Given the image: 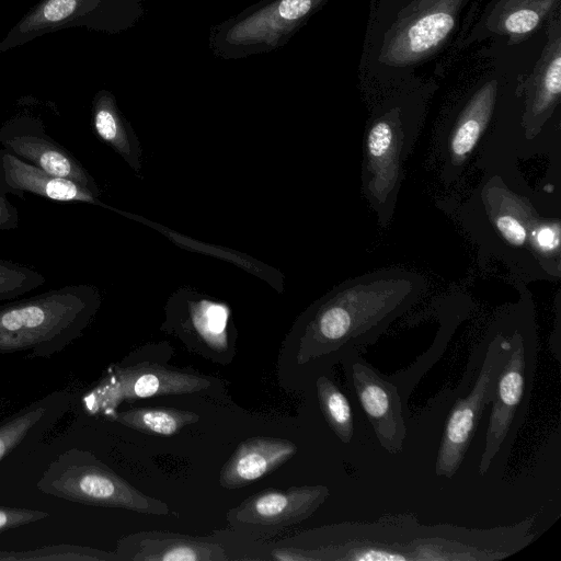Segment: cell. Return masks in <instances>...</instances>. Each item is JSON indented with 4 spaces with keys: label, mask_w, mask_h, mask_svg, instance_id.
<instances>
[{
    "label": "cell",
    "mask_w": 561,
    "mask_h": 561,
    "mask_svg": "<svg viewBox=\"0 0 561 561\" xmlns=\"http://www.w3.org/2000/svg\"><path fill=\"white\" fill-rule=\"evenodd\" d=\"M229 316L226 305L191 291L175 294L168 307V322L179 335L186 334L217 353L229 348Z\"/></svg>",
    "instance_id": "17"
},
{
    "label": "cell",
    "mask_w": 561,
    "mask_h": 561,
    "mask_svg": "<svg viewBox=\"0 0 561 561\" xmlns=\"http://www.w3.org/2000/svg\"><path fill=\"white\" fill-rule=\"evenodd\" d=\"M499 168H488L461 206L460 220L480 250L506 264L518 280L561 276V221L546 215Z\"/></svg>",
    "instance_id": "1"
},
{
    "label": "cell",
    "mask_w": 561,
    "mask_h": 561,
    "mask_svg": "<svg viewBox=\"0 0 561 561\" xmlns=\"http://www.w3.org/2000/svg\"><path fill=\"white\" fill-rule=\"evenodd\" d=\"M2 149L53 175L73 180L96 195L101 191L89 171L46 131L43 121L28 114L10 117L0 126Z\"/></svg>",
    "instance_id": "9"
},
{
    "label": "cell",
    "mask_w": 561,
    "mask_h": 561,
    "mask_svg": "<svg viewBox=\"0 0 561 561\" xmlns=\"http://www.w3.org/2000/svg\"><path fill=\"white\" fill-rule=\"evenodd\" d=\"M115 420L145 434L172 436L186 425L198 422L199 415L175 408H134L116 414Z\"/></svg>",
    "instance_id": "24"
},
{
    "label": "cell",
    "mask_w": 561,
    "mask_h": 561,
    "mask_svg": "<svg viewBox=\"0 0 561 561\" xmlns=\"http://www.w3.org/2000/svg\"><path fill=\"white\" fill-rule=\"evenodd\" d=\"M45 282V276L32 266L0 257V301L15 299Z\"/></svg>",
    "instance_id": "26"
},
{
    "label": "cell",
    "mask_w": 561,
    "mask_h": 561,
    "mask_svg": "<svg viewBox=\"0 0 561 561\" xmlns=\"http://www.w3.org/2000/svg\"><path fill=\"white\" fill-rule=\"evenodd\" d=\"M68 394L51 393L23 409L0 425V461L26 442H36L64 415Z\"/></svg>",
    "instance_id": "21"
},
{
    "label": "cell",
    "mask_w": 561,
    "mask_h": 561,
    "mask_svg": "<svg viewBox=\"0 0 561 561\" xmlns=\"http://www.w3.org/2000/svg\"><path fill=\"white\" fill-rule=\"evenodd\" d=\"M425 288L421 274L403 267L380 268L340 284L313 306L297 362L368 340L412 307Z\"/></svg>",
    "instance_id": "2"
},
{
    "label": "cell",
    "mask_w": 561,
    "mask_h": 561,
    "mask_svg": "<svg viewBox=\"0 0 561 561\" xmlns=\"http://www.w3.org/2000/svg\"><path fill=\"white\" fill-rule=\"evenodd\" d=\"M101 305L99 289L68 284L0 306V354L49 358L79 339Z\"/></svg>",
    "instance_id": "3"
},
{
    "label": "cell",
    "mask_w": 561,
    "mask_h": 561,
    "mask_svg": "<svg viewBox=\"0 0 561 561\" xmlns=\"http://www.w3.org/2000/svg\"><path fill=\"white\" fill-rule=\"evenodd\" d=\"M560 0H500L489 18V27L512 37L529 35Z\"/></svg>",
    "instance_id": "23"
},
{
    "label": "cell",
    "mask_w": 561,
    "mask_h": 561,
    "mask_svg": "<svg viewBox=\"0 0 561 561\" xmlns=\"http://www.w3.org/2000/svg\"><path fill=\"white\" fill-rule=\"evenodd\" d=\"M127 19L128 0H39L0 41V53L66 28L114 33L127 24Z\"/></svg>",
    "instance_id": "7"
},
{
    "label": "cell",
    "mask_w": 561,
    "mask_h": 561,
    "mask_svg": "<svg viewBox=\"0 0 561 561\" xmlns=\"http://www.w3.org/2000/svg\"><path fill=\"white\" fill-rule=\"evenodd\" d=\"M400 93L376 104L368 119L362 160V190L378 224L387 227L404 179V163L421 129L424 100Z\"/></svg>",
    "instance_id": "4"
},
{
    "label": "cell",
    "mask_w": 561,
    "mask_h": 561,
    "mask_svg": "<svg viewBox=\"0 0 561 561\" xmlns=\"http://www.w3.org/2000/svg\"><path fill=\"white\" fill-rule=\"evenodd\" d=\"M92 125L99 138L117 152L134 170H139V142L108 91H99L93 98Z\"/></svg>",
    "instance_id": "22"
},
{
    "label": "cell",
    "mask_w": 561,
    "mask_h": 561,
    "mask_svg": "<svg viewBox=\"0 0 561 561\" xmlns=\"http://www.w3.org/2000/svg\"><path fill=\"white\" fill-rule=\"evenodd\" d=\"M526 357L524 339L519 332L511 337V350L502 367L494 393L492 410L485 435V447L479 463V473L485 474L501 445L503 444L513 423L519 405L526 380Z\"/></svg>",
    "instance_id": "14"
},
{
    "label": "cell",
    "mask_w": 561,
    "mask_h": 561,
    "mask_svg": "<svg viewBox=\"0 0 561 561\" xmlns=\"http://www.w3.org/2000/svg\"><path fill=\"white\" fill-rule=\"evenodd\" d=\"M316 387L327 423L343 443L348 444L354 435V425L352 409L346 397L324 376L317 379Z\"/></svg>",
    "instance_id": "25"
},
{
    "label": "cell",
    "mask_w": 561,
    "mask_h": 561,
    "mask_svg": "<svg viewBox=\"0 0 561 561\" xmlns=\"http://www.w3.org/2000/svg\"><path fill=\"white\" fill-rule=\"evenodd\" d=\"M497 81L490 80L473 92L447 129L438 136L440 179L454 183L480 147L493 118Z\"/></svg>",
    "instance_id": "11"
},
{
    "label": "cell",
    "mask_w": 561,
    "mask_h": 561,
    "mask_svg": "<svg viewBox=\"0 0 561 561\" xmlns=\"http://www.w3.org/2000/svg\"><path fill=\"white\" fill-rule=\"evenodd\" d=\"M525 107L519 121L520 147L534 145L560 104L561 95V25L549 24L548 42L525 85Z\"/></svg>",
    "instance_id": "13"
},
{
    "label": "cell",
    "mask_w": 561,
    "mask_h": 561,
    "mask_svg": "<svg viewBox=\"0 0 561 561\" xmlns=\"http://www.w3.org/2000/svg\"><path fill=\"white\" fill-rule=\"evenodd\" d=\"M43 493L84 505L167 515L169 506L148 496L93 454L70 449L59 455L36 483Z\"/></svg>",
    "instance_id": "5"
},
{
    "label": "cell",
    "mask_w": 561,
    "mask_h": 561,
    "mask_svg": "<svg viewBox=\"0 0 561 561\" xmlns=\"http://www.w3.org/2000/svg\"><path fill=\"white\" fill-rule=\"evenodd\" d=\"M297 453L286 438L254 436L241 442L222 466L219 484L228 490L247 486L279 468Z\"/></svg>",
    "instance_id": "19"
},
{
    "label": "cell",
    "mask_w": 561,
    "mask_h": 561,
    "mask_svg": "<svg viewBox=\"0 0 561 561\" xmlns=\"http://www.w3.org/2000/svg\"><path fill=\"white\" fill-rule=\"evenodd\" d=\"M340 559L353 561H405L409 560L410 557L399 551H392L377 547H364L352 549L351 551L346 552L345 556L340 557Z\"/></svg>",
    "instance_id": "28"
},
{
    "label": "cell",
    "mask_w": 561,
    "mask_h": 561,
    "mask_svg": "<svg viewBox=\"0 0 561 561\" xmlns=\"http://www.w3.org/2000/svg\"><path fill=\"white\" fill-rule=\"evenodd\" d=\"M44 511L0 506V533L48 517Z\"/></svg>",
    "instance_id": "27"
},
{
    "label": "cell",
    "mask_w": 561,
    "mask_h": 561,
    "mask_svg": "<svg viewBox=\"0 0 561 561\" xmlns=\"http://www.w3.org/2000/svg\"><path fill=\"white\" fill-rule=\"evenodd\" d=\"M352 379L359 403L381 447L391 455L400 453L405 426L396 387L362 363L353 365Z\"/></svg>",
    "instance_id": "15"
},
{
    "label": "cell",
    "mask_w": 561,
    "mask_h": 561,
    "mask_svg": "<svg viewBox=\"0 0 561 561\" xmlns=\"http://www.w3.org/2000/svg\"><path fill=\"white\" fill-rule=\"evenodd\" d=\"M323 0H276L236 24L227 34L233 44H274Z\"/></svg>",
    "instance_id": "20"
},
{
    "label": "cell",
    "mask_w": 561,
    "mask_h": 561,
    "mask_svg": "<svg viewBox=\"0 0 561 561\" xmlns=\"http://www.w3.org/2000/svg\"><path fill=\"white\" fill-rule=\"evenodd\" d=\"M210 385L204 376L169 369L156 363L142 362L117 367L96 389L101 403L114 405L123 400H136L169 394H191Z\"/></svg>",
    "instance_id": "12"
},
{
    "label": "cell",
    "mask_w": 561,
    "mask_h": 561,
    "mask_svg": "<svg viewBox=\"0 0 561 561\" xmlns=\"http://www.w3.org/2000/svg\"><path fill=\"white\" fill-rule=\"evenodd\" d=\"M511 350V337L496 334L490 342L478 379L467 398L455 404L446 422L435 471L451 478L459 469L477 424L492 400L499 374Z\"/></svg>",
    "instance_id": "8"
},
{
    "label": "cell",
    "mask_w": 561,
    "mask_h": 561,
    "mask_svg": "<svg viewBox=\"0 0 561 561\" xmlns=\"http://www.w3.org/2000/svg\"><path fill=\"white\" fill-rule=\"evenodd\" d=\"M119 560L136 561H226L218 543L167 531H141L122 538L117 546Z\"/></svg>",
    "instance_id": "18"
},
{
    "label": "cell",
    "mask_w": 561,
    "mask_h": 561,
    "mask_svg": "<svg viewBox=\"0 0 561 561\" xmlns=\"http://www.w3.org/2000/svg\"><path fill=\"white\" fill-rule=\"evenodd\" d=\"M0 182L9 194L24 199L26 193L62 203H83L107 209L100 196L82 184L49 174L0 149Z\"/></svg>",
    "instance_id": "16"
},
{
    "label": "cell",
    "mask_w": 561,
    "mask_h": 561,
    "mask_svg": "<svg viewBox=\"0 0 561 561\" xmlns=\"http://www.w3.org/2000/svg\"><path fill=\"white\" fill-rule=\"evenodd\" d=\"M272 557L279 561H305L313 560L309 552L294 549V548H282L276 549L272 552Z\"/></svg>",
    "instance_id": "30"
},
{
    "label": "cell",
    "mask_w": 561,
    "mask_h": 561,
    "mask_svg": "<svg viewBox=\"0 0 561 561\" xmlns=\"http://www.w3.org/2000/svg\"><path fill=\"white\" fill-rule=\"evenodd\" d=\"M466 0H413L377 44V61L405 69L434 53L451 34Z\"/></svg>",
    "instance_id": "6"
},
{
    "label": "cell",
    "mask_w": 561,
    "mask_h": 561,
    "mask_svg": "<svg viewBox=\"0 0 561 561\" xmlns=\"http://www.w3.org/2000/svg\"><path fill=\"white\" fill-rule=\"evenodd\" d=\"M329 496L324 485L265 489L229 510L231 527L251 533H272L310 517Z\"/></svg>",
    "instance_id": "10"
},
{
    "label": "cell",
    "mask_w": 561,
    "mask_h": 561,
    "mask_svg": "<svg viewBox=\"0 0 561 561\" xmlns=\"http://www.w3.org/2000/svg\"><path fill=\"white\" fill-rule=\"evenodd\" d=\"M8 194L0 182V230H13L20 222L19 209L10 202Z\"/></svg>",
    "instance_id": "29"
}]
</instances>
